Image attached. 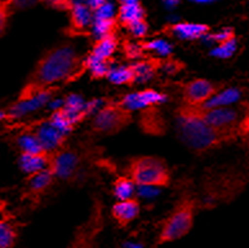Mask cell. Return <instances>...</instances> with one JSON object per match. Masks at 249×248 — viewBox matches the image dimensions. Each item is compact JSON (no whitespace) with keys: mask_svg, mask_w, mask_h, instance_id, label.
<instances>
[{"mask_svg":"<svg viewBox=\"0 0 249 248\" xmlns=\"http://www.w3.org/2000/svg\"><path fill=\"white\" fill-rule=\"evenodd\" d=\"M208 39L216 41L217 44H222V43H226V41L234 40L235 39V33L232 29H223L221 30L219 33L212 34V35H207Z\"/></svg>","mask_w":249,"mask_h":248,"instance_id":"32","label":"cell"},{"mask_svg":"<svg viewBox=\"0 0 249 248\" xmlns=\"http://www.w3.org/2000/svg\"><path fill=\"white\" fill-rule=\"evenodd\" d=\"M92 9L86 3L74 1L70 9V30L74 34L83 33L92 22Z\"/></svg>","mask_w":249,"mask_h":248,"instance_id":"16","label":"cell"},{"mask_svg":"<svg viewBox=\"0 0 249 248\" xmlns=\"http://www.w3.org/2000/svg\"><path fill=\"white\" fill-rule=\"evenodd\" d=\"M123 51L126 58L129 59H137L142 57L143 55V49L138 43H132V41L125 40L123 43Z\"/></svg>","mask_w":249,"mask_h":248,"instance_id":"30","label":"cell"},{"mask_svg":"<svg viewBox=\"0 0 249 248\" xmlns=\"http://www.w3.org/2000/svg\"><path fill=\"white\" fill-rule=\"evenodd\" d=\"M163 62L164 59L161 58H149L132 63L134 75H136V83L149 82L155 75L156 71L163 69Z\"/></svg>","mask_w":249,"mask_h":248,"instance_id":"19","label":"cell"},{"mask_svg":"<svg viewBox=\"0 0 249 248\" xmlns=\"http://www.w3.org/2000/svg\"><path fill=\"white\" fill-rule=\"evenodd\" d=\"M238 134L239 137H242L243 140L247 141L249 144V111L244 115V118L239 122Z\"/></svg>","mask_w":249,"mask_h":248,"instance_id":"35","label":"cell"},{"mask_svg":"<svg viewBox=\"0 0 249 248\" xmlns=\"http://www.w3.org/2000/svg\"><path fill=\"white\" fill-rule=\"evenodd\" d=\"M45 3L48 4L49 7L58 9V11H69L74 5L75 0H43Z\"/></svg>","mask_w":249,"mask_h":248,"instance_id":"34","label":"cell"},{"mask_svg":"<svg viewBox=\"0 0 249 248\" xmlns=\"http://www.w3.org/2000/svg\"><path fill=\"white\" fill-rule=\"evenodd\" d=\"M182 106L190 114L203 120L205 124H208L214 130L225 131V132H238V114L232 109L203 108V106L193 108V106H187L183 104Z\"/></svg>","mask_w":249,"mask_h":248,"instance_id":"6","label":"cell"},{"mask_svg":"<svg viewBox=\"0 0 249 248\" xmlns=\"http://www.w3.org/2000/svg\"><path fill=\"white\" fill-rule=\"evenodd\" d=\"M175 116L181 141L191 152L197 154L208 153L221 148L222 145L231 144L239 137L238 132H225L209 127L203 120L190 114L182 105L176 109Z\"/></svg>","mask_w":249,"mask_h":248,"instance_id":"2","label":"cell"},{"mask_svg":"<svg viewBox=\"0 0 249 248\" xmlns=\"http://www.w3.org/2000/svg\"><path fill=\"white\" fill-rule=\"evenodd\" d=\"M118 19H94L93 21V34L97 39L108 37L115 34Z\"/></svg>","mask_w":249,"mask_h":248,"instance_id":"25","label":"cell"},{"mask_svg":"<svg viewBox=\"0 0 249 248\" xmlns=\"http://www.w3.org/2000/svg\"><path fill=\"white\" fill-rule=\"evenodd\" d=\"M126 173L136 186L159 189L171 184V172L167 164L156 156L142 155L130 159Z\"/></svg>","mask_w":249,"mask_h":248,"instance_id":"3","label":"cell"},{"mask_svg":"<svg viewBox=\"0 0 249 248\" xmlns=\"http://www.w3.org/2000/svg\"><path fill=\"white\" fill-rule=\"evenodd\" d=\"M195 217V202L190 196L179 200L173 212L165 220L158 237V245L178 241L193 229Z\"/></svg>","mask_w":249,"mask_h":248,"instance_id":"4","label":"cell"},{"mask_svg":"<svg viewBox=\"0 0 249 248\" xmlns=\"http://www.w3.org/2000/svg\"><path fill=\"white\" fill-rule=\"evenodd\" d=\"M84 105H86V102H84V100H83L79 95H69V96L63 100L62 108L65 109V110L72 113V114L78 115V120L79 123H80L79 114H80V111L84 108Z\"/></svg>","mask_w":249,"mask_h":248,"instance_id":"28","label":"cell"},{"mask_svg":"<svg viewBox=\"0 0 249 248\" xmlns=\"http://www.w3.org/2000/svg\"><path fill=\"white\" fill-rule=\"evenodd\" d=\"M82 62L72 45L62 44L49 49L36 62L17 100H30L56 83L74 78L75 73L80 70Z\"/></svg>","mask_w":249,"mask_h":248,"instance_id":"1","label":"cell"},{"mask_svg":"<svg viewBox=\"0 0 249 248\" xmlns=\"http://www.w3.org/2000/svg\"><path fill=\"white\" fill-rule=\"evenodd\" d=\"M140 127L141 130L147 134H153V136H160L164 134L165 131V123L158 109L149 108L143 109L141 111V116H140Z\"/></svg>","mask_w":249,"mask_h":248,"instance_id":"15","label":"cell"},{"mask_svg":"<svg viewBox=\"0 0 249 248\" xmlns=\"http://www.w3.org/2000/svg\"><path fill=\"white\" fill-rule=\"evenodd\" d=\"M116 48H118V38L115 34L101 38V39H97L92 47V51L87 56V58L93 59V61H111V57Z\"/></svg>","mask_w":249,"mask_h":248,"instance_id":"17","label":"cell"},{"mask_svg":"<svg viewBox=\"0 0 249 248\" xmlns=\"http://www.w3.org/2000/svg\"><path fill=\"white\" fill-rule=\"evenodd\" d=\"M167 100L168 97L164 93L158 92L155 89H143L140 92L128 93L118 102L129 111H134L155 108V106L164 104Z\"/></svg>","mask_w":249,"mask_h":248,"instance_id":"9","label":"cell"},{"mask_svg":"<svg viewBox=\"0 0 249 248\" xmlns=\"http://www.w3.org/2000/svg\"><path fill=\"white\" fill-rule=\"evenodd\" d=\"M4 1H5V0H0V7H1V5H3Z\"/></svg>","mask_w":249,"mask_h":248,"instance_id":"43","label":"cell"},{"mask_svg":"<svg viewBox=\"0 0 249 248\" xmlns=\"http://www.w3.org/2000/svg\"><path fill=\"white\" fill-rule=\"evenodd\" d=\"M134 182L128 176H120L114 182L112 193L118 200H126L133 198Z\"/></svg>","mask_w":249,"mask_h":248,"instance_id":"23","label":"cell"},{"mask_svg":"<svg viewBox=\"0 0 249 248\" xmlns=\"http://www.w3.org/2000/svg\"><path fill=\"white\" fill-rule=\"evenodd\" d=\"M132 35L136 38H143L147 34L149 31V25L146 22V19H141V21H137V22H134L132 26L128 27Z\"/></svg>","mask_w":249,"mask_h":248,"instance_id":"33","label":"cell"},{"mask_svg":"<svg viewBox=\"0 0 249 248\" xmlns=\"http://www.w3.org/2000/svg\"><path fill=\"white\" fill-rule=\"evenodd\" d=\"M107 79L112 84L116 85H132L136 83V75H134L132 65L111 67Z\"/></svg>","mask_w":249,"mask_h":248,"instance_id":"21","label":"cell"},{"mask_svg":"<svg viewBox=\"0 0 249 248\" xmlns=\"http://www.w3.org/2000/svg\"><path fill=\"white\" fill-rule=\"evenodd\" d=\"M141 45V48L143 51H149V52H155L159 56H164V57H169L172 55L173 47L169 44L167 40L163 39H154V40L149 41H141L138 43Z\"/></svg>","mask_w":249,"mask_h":248,"instance_id":"26","label":"cell"},{"mask_svg":"<svg viewBox=\"0 0 249 248\" xmlns=\"http://www.w3.org/2000/svg\"><path fill=\"white\" fill-rule=\"evenodd\" d=\"M145 19V9L142 7L140 0H120V7L116 19L122 26L128 29L134 22Z\"/></svg>","mask_w":249,"mask_h":248,"instance_id":"13","label":"cell"},{"mask_svg":"<svg viewBox=\"0 0 249 248\" xmlns=\"http://www.w3.org/2000/svg\"><path fill=\"white\" fill-rule=\"evenodd\" d=\"M4 120H9V119H8L7 111L0 110V122H4Z\"/></svg>","mask_w":249,"mask_h":248,"instance_id":"42","label":"cell"},{"mask_svg":"<svg viewBox=\"0 0 249 248\" xmlns=\"http://www.w3.org/2000/svg\"><path fill=\"white\" fill-rule=\"evenodd\" d=\"M57 89H58L57 87H51V88L45 89L44 92H41L40 95L33 97L30 100H17L5 110L8 114V119L9 120H16V119L22 118L25 115L31 114L34 111L44 108L45 105L51 101V98H52V96L54 95Z\"/></svg>","mask_w":249,"mask_h":248,"instance_id":"10","label":"cell"},{"mask_svg":"<svg viewBox=\"0 0 249 248\" xmlns=\"http://www.w3.org/2000/svg\"><path fill=\"white\" fill-rule=\"evenodd\" d=\"M53 173L48 168L36 172V173L31 174L29 178V189L31 194H41L44 193L45 190L48 189L49 186L52 185L53 182Z\"/></svg>","mask_w":249,"mask_h":248,"instance_id":"20","label":"cell"},{"mask_svg":"<svg viewBox=\"0 0 249 248\" xmlns=\"http://www.w3.org/2000/svg\"><path fill=\"white\" fill-rule=\"evenodd\" d=\"M182 67L183 63L179 62L178 59H164L163 69H165V71H168V73L175 74V73H178Z\"/></svg>","mask_w":249,"mask_h":248,"instance_id":"38","label":"cell"},{"mask_svg":"<svg viewBox=\"0 0 249 248\" xmlns=\"http://www.w3.org/2000/svg\"><path fill=\"white\" fill-rule=\"evenodd\" d=\"M164 3L167 4L168 7H175L179 3V0H164Z\"/></svg>","mask_w":249,"mask_h":248,"instance_id":"41","label":"cell"},{"mask_svg":"<svg viewBox=\"0 0 249 248\" xmlns=\"http://www.w3.org/2000/svg\"><path fill=\"white\" fill-rule=\"evenodd\" d=\"M111 215L120 226H128L140 215V203L134 198L118 200L111 208Z\"/></svg>","mask_w":249,"mask_h":248,"instance_id":"14","label":"cell"},{"mask_svg":"<svg viewBox=\"0 0 249 248\" xmlns=\"http://www.w3.org/2000/svg\"><path fill=\"white\" fill-rule=\"evenodd\" d=\"M165 31L182 40H195V39L207 37L211 31V27L204 23L181 22L165 27Z\"/></svg>","mask_w":249,"mask_h":248,"instance_id":"12","label":"cell"},{"mask_svg":"<svg viewBox=\"0 0 249 248\" xmlns=\"http://www.w3.org/2000/svg\"><path fill=\"white\" fill-rule=\"evenodd\" d=\"M133 122L132 111L125 109L119 102H108L97 111L92 122L94 134L111 136L119 134Z\"/></svg>","mask_w":249,"mask_h":248,"instance_id":"5","label":"cell"},{"mask_svg":"<svg viewBox=\"0 0 249 248\" xmlns=\"http://www.w3.org/2000/svg\"><path fill=\"white\" fill-rule=\"evenodd\" d=\"M9 3L12 9H27L34 7L39 0H5Z\"/></svg>","mask_w":249,"mask_h":248,"instance_id":"37","label":"cell"},{"mask_svg":"<svg viewBox=\"0 0 249 248\" xmlns=\"http://www.w3.org/2000/svg\"><path fill=\"white\" fill-rule=\"evenodd\" d=\"M51 153L43 152L39 154H21L18 159L19 168L27 174H34L36 172L48 168Z\"/></svg>","mask_w":249,"mask_h":248,"instance_id":"18","label":"cell"},{"mask_svg":"<svg viewBox=\"0 0 249 248\" xmlns=\"http://www.w3.org/2000/svg\"><path fill=\"white\" fill-rule=\"evenodd\" d=\"M86 1L87 5H88L92 11H97L98 8L107 3V0H86Z\"/></svg>","mask_w":249,"mask_h":248,"instance_id":"39","label":"cell"},{"mask_svg":"<svg viewBox=\"0 0 249 248\" xmlns=\"http://www.w3.org/2000/svg\"><path fill=\"white\" fill-rule=\"evenodd\" d=\"M239 96L240 93L238 89H226V91L217 93L216 96H213L207 104L203 105V108H226V105L232 104L238 100Z\"/></svg>","mask_w":249,"mask_h":248,"instance_id":"24","label":"cell"},{"mask_svg":"<svg viewBox=\"0 0 249 248\" xmlns=\"http://www.w3.org/2000/svg\"><path fill=\"white\" fill-rule=\"evenodd\" d=\"M122 248H145V246L142 243H138V242H125Z\"/></svg>","mask_w":249,"mask_h":248,"instance_id":"40","label":"cell"},{"mask_svg":"<svg viewBox=\"0 0 249 248\" xmlns=\"http://www.w3.org/2000/svg\"><path fill=\"white\" fill-rule=\"evenodd\" d=\"M219 85L207 79H194L186 83L182 88L183 105L187 106H203L208 102L213 96L219 93Z\"/></svg>","mask_w":249,"mask_h":248,"instance_id":"7","label":"cell"},{"mask_svg":"<svg viewBox=\"0 0 249 248\" xmlns=\"http://www.w3.org/2000/svg\"><path fill=\"white\" fill-rule=\"evenodd\" d=\"M112 17H114L112 5L108 1L94 11V19H112Z\"/></svg>","mask_w":249,"mask_h":248,"instance_id":"36","label":"cell"},{"mask_svg":"<svg viewBox=\"0 0 249 248\" xmlns=\"http://www.w3.org/2000/svg\"><path fill=\"white\" fill-rule=\"evenodd\" d=\"M12 12V7L9 5L8 1H4V4L0 7V38L5 33V30H7L8 26V21H9V17H11Z\"/></svg>","mask_w":249,"mask_h":248,"instance_id":"31","label":"cell"},{"mask_svg":"<svg viewBox=\"0 0 249 248\" xmlns=\"http://www.w3.org/2000/svg\"><path fill=\"white\" fill-rule=\"evenodd\" d=\"M80 159L74 152L70 150H56L51 153L48 170L54 177L62 180H71L78 172Z\"/></svg>","mask_w":249,"mask_h":248,"instance_id":"8","label":"cell"},{"mask_svg":"<svg viewBox=\"0 0 249 248\" xmlns=\"http://www.w3.org/2000/svg\"><path fill=\"white\" fill-rule=\"evenodd\" d=\"M17 231L15 226L7 221H0V248H12L15 246Z\"/></svg>","mask_w":249,"mask_h":248,"instance_id":"27","label":"cell"},{"mask_svg":"<svg viewBox=\"0 0 249 248\" xmlns=\"http://www.w3.org/2000/svg\"><path fill=\"white\" fill-rule=\"evenodd\" d=\"M40 141L45 152H56L65 144L66 141V134H63L57 127H54L51 122L45 120L36 127V130L33 132Z\"/></svg>","mask_w":249,"mask_h":248,"instance_id":"11","label":"cell"},{"mask_svg":"<svg viewBox=\"0 0 249 248\" xmlns=\"http://www.w3.org/2000/svg\"><path fill=\"white\" fill-rule=\"evenodd\" d=\"M235 49H236V39L218 44L211 52V55L214 56V57H218V58H229V57L234 55Z\"/></svg>","mask_w":249,"mask_h":248,"instance_id":"29","label":"cell"},{"mask_svg":"<svg viewBox=\"0 0 249 248\" xmlns=\"http://www.w3.org/2000/svg\"><path fill=\"white\" fill-rule=\"evenodd\" d=\"M17 145H18L21 154H39V153L45 152L40 141L31 132V134H23L17 138Z\"/></svg>","mask_w":249,"mask_h":248,"instance_id":"22","label":"cell"}]
</instances>
